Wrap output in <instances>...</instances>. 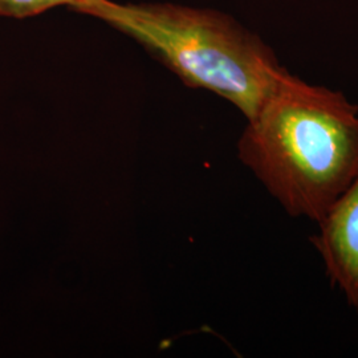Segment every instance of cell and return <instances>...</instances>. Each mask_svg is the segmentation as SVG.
<instances>
[{
    "label": "cell",
    "mask_w": 358,
    "mask_h": 358,
    "mask_svg": "<svg viewBox=\"0 0 358 358\" xmlns=\"http://www.w3.org/2000/svg\"><path fill=\"white\" fill-rule=\"evenodd\" d=\"M238 150L288 215L319 223L358 174V108L287 71Z\"/></svg>",
    "instance_id": "1"
},
{
    "label": "cell",
    "mask_w": 358,
    "mask_h": 358,
    "mask_svg": "<svg viewBox=\"0 0 358 358\" xmlns=\"http://www.w3.org/2000/svg\"><path fill=\"white\" fill-rule=\"evenodd\" d=\"M137 40L189 87L210 90L254 118L285 68L230 16L170 3L90 0L75 10Z\"/></svg>",
    "instance_id": "2"
},
{
    "label": "cell",
    "mask_w": 358,
    "mask_h": 358,
    "mask_svg": "<svg viewBox=\"0 0 358 358\" xmlns=\"http://www.w3.org/2000/svg\"><path fill=\"white\" fill-rule=\"evenodd\" d=\"M310 238L333 285L358 315V174Z\"/></svg>",
    "instance_id": "3"
},
{
    "label": "cell",
    "mask_w": 358,
    "mask_h": 358,
    "mask_svg": "<svg viewBox=\"0 0 358 358\" xmlns=\"http://www.w3.org/2000/svg\"><path fill=\"white\" fill-rule=\"evenodd\" d=\"M90 0H0V16L24 19L50 11L55 7L66 6L76 10Z\"/></svg>",
    "instance_id": "4"
}]
</instances>
